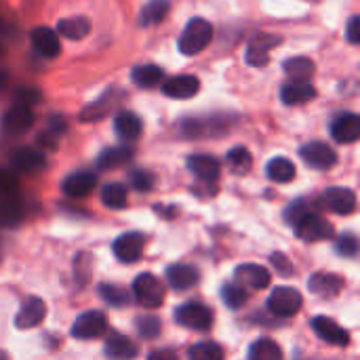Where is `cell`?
<instances>
[{"label":"cell","instance_id":"obj_1","mask_svg":"<svg viewBox=\"0 0 360 360\" xmlns=\"http://www.w3.org/2000/svg\"><path fill=\"white\" fill-rule=\"evenodd\" d=\"M211 38H213V25L202 17H194L186 23L184 32L179 34V40H177L179 53L198 55L200 51L207 49Z\"/></svg>","mask_w":360,"mask_h":360},{"label":"cell","instance_id":"obj_2","mask_svg":"<svg viewBox=\"0 0 360 360\" xmlns=\"http://www.w3.org/2000/svg\"><path fill=\"white\" fill-rule=\"evenodd\" d=\"M133 295L148 310H154V308L162 306V302H165L162 283L154 274H150V272H143V274H139L135 278V283H133Z\"/></svg>","mask_w":360,"mask_h":360},{"label":"cell","instance_id":"obj_3","mask_svg":"<svg viewBox=\"0 0 360 360\" xmlns=\"http://www.w3.org/2000/svg\"><path fill=\"white\" fill-rule=\"evenodd\" d=\"M304 300L293 287H276L268 297V310L278 319H291L300 312Z\"/></svg>","mask_w":360,"mask_h":360},{"label":"cell","instance_id":"obj_4","mask_svg":"<svg viewBox=\"0 0 360 360\" xmlns=\"http://www.w3.org/2000/svg\"><path fill=\"white\" fill-rule=\"evenodd\" d=\"M175 323H179L186 329L207 331L213 325V310L205 304L190 302V304H184L175 310Z\"/></svg>","mask_w":360,"mask_h":360},{"label":"cell","instance_id":"obj_5","mask_svg":"<svg viewBox=\"0 0 360 360\" xmlns=\"http://www.w3.org/2000/svg\"><path fill=\"white\" fill-rule=\"evenodd\" d=\"M295 234L306 240V243H316V240H327L333 236V226L319 213L310 211L308 215H304L295 226Z\"/></svg>","mask_w":360,"mask_h":360},{"label":"cell","instance_id":"obj_6","mask_svg":"<svg viewBox=\"0 0 360 360\" xmlns=\"http://www.w3.org/2000/svg\"><path fill=\"white\" fill-rule=\"evenodd\" d=\"M300 156L308 167L319 169V171H327V169L335 167V162H338L335 150L331 146H327L325 141H310V143L302 146Z\"/></svg>","mask_w":360,"mask_h":360},{"label":"cell","instance_id":"obj_7","mask_svg":"<svg viewBox=\"0 0 360 360\" xmlns=\"http://www.w3.org/2000/svg\"><path fill=\"white\" fill-rule=\"evenodd\" d=\"M108 329V321L101 312L97 310H89V312H82L74 325H72V338L76 340H95V338H101Z\"/></svg>","mask_w":360,"mask_h":360},{"label":"cell","instance_id":"obj_8","mask_svg":"<svg viewBox=\"0 0 360 360\" xmlns=\"http://www.w3.org/2000/svg\"><path fill=\"white\" fill-rule=\"evenodd\" d=\"M281 44V38L274 36V34H268V32H259L251 38L249 46H247V63L253 65V68H264L268 61H270V49Z\"/></svg>","mask_w":360,"mask_h":360},{"label":"cell","instance_id":"obj_9","mask_svg":"<svg viewBox=\"0 0 360 360\" xmlns=\"http://www.w3.org/2000/svg\"><path fill=\"white\" fill-rule=\"evenodd\" d=\"M321 205L335 215H350L356 209V194L350 188H327L321 196Z\"/></svg>","mask_w":360,"mask_h":360},{"label":"cell","instance_id":"obj_10","mask_svg":"<svg viewBox=\"0 0 360 360\" xmlns=\"http://www.w3.org/2000/svg\"><path fill=\"white\" fill-rule=\"evenodd\" d=\"M112 251L118 257V262L135 264L141 257V253H143V236L139 232H127V234L116 238Z\"/></svg>","mask_w":360,"mask_h":360},{"label":"cell","instance_id":"obj_11","mask_svg":"<svg viewBox=\"0 0 360 360\" xmlns=\"http://www.w3.org/2000/svg\"><path fill=\"white\" fill-rule=\"evenodd\" d=\"M32 124H34V112H32V108L21 105V103L11 105V108L4 112V116H2V129H4L8 135L25 133Z\"/></svg>","mask_w":360,"mask_h":360},{"label":"cell","instance_id":"obj_12","mask_svg":"<svg viewBox=\"0 0 360 360\" xmlns=\"http://www.w3.org/2000/svg\"><path fill=\"white\" fill-rule=\"evenodd\" d=\"M331 135L338 143H354L360 137V116L354 112L340 114L331 122Z\"/></svg>","mask_w":360,"mask_h":360},{"label":"cell","instance_id":"obj_13","mask_svg":"<svg viewBox=\"0 0 360 360\" xmlns=\"http://www.w3.org/2000/svg\"><path fill=\"white\" fill-rule=\"evenodd\" d=\"M32 44L44 59H55L61 53V40L59 34L53 27L40 25L32 30Z\"/></svg>","mask_w":360,"mask_h":360},{"label":"cell","instance_id":"obj_14","mask_svg":"<svg viewBox=\"0 0 360 360\" xmlns=\"http://www.w3.org/2000/svg\"><path fill=\"white\" fill-rule=\"evenodd\" d=\"M200 91V80L192 74H179L162 82V93L171 99H190Z\"/></svg>","mask_w":360,"mask_h":360},{"label":"cell","instance_id":"obj_15","mask_svg":"<svg viewBox=\"0 0 360 360\" xmlns=\"http://www.w3.org/2000/svg\"><path fill=\"white\" fill-rule=\"evenodd\" d=\"M95 186H97V175L91 173V171L72 173L61 181V190L70 198H84L95 190Z\"/></svg>","mask_w":360,"mask_h":360},{"label":"cell","instance_id":"obj_16","mask_svg":"<svg viewBox=\"0 0 360 360\" xmlns=\"http://www.w3.org/2000/svg\"><path fill=\"white\" fill-rule=\"evenodd\" d=\"M44 316H46L44 302L40 297H27L15 316V327L17 329H34L44 321Z\"/></svg>","mask_w":360,"mask_h":360},{"label":"cell","instance_id":"obj_17","mask_svg":"<svg viewBox=\"0 0 360 360\" xmlns=\"http://www.w3.org/2000/svg\"><path fill=\"white\" fill-rule=\"evenodd\" d=\"M312 329L327 344H333V346H348L350 344V333L344 327H340L333 319L316 316L312 321Z\"/></svg>","mask_w":360,"mask_h":360},{"label":"cell","instance_id":"obj_18","mask_svg":"<svg viewBox=\"0 0 360 360\" xmlns=\"http://www.w3.org/2000/svg\"><path fill=\"white\" fill-rule=\"evenodd\" d=\"M316 97V89L308 80H289L281 89V99L285 105H302Z\"/></svg>","mask_w":360,"mask_h":360},{"label":"cell","instance_id":"obj_19","mask_svg":"<svg viewBox=\"0 0 360 360\" xmlns=\"http://www.w3.org/2000/svg\"><path fill=\"white\" fill-rule=\"evenodd\" d=\"M188 169L196 175L198 181L202 184H215L219 177V160L209 156V154H194L188 158Z\"/></svg>","mask_w":360,"mask_h":360},{"label":"cell","instance_id":"obj_20","mask_svg":"<svg viewBox=\"0 0 360 360\" xmlns=\"http://www.w3.org/2000/svg\"><path fill=\"white\" fill-rule=\"evenodd\" d=\"M346 281L340 274H329V272H316L308 281V289L319 295V297H335L344 289Z\"/></svg>","mask_w":360,"mask_h":360},{"label":"cell","instance_id":"obj_21","mask_svg":"<svg viewBox=\"0 0 360 360\" xmlns=\"http://www.w3.org/2000/svg\"><path fill=\"white\" fill-rule=\"evenodd\" d=\"M236 281L240 287H249V289H266L270 285V272L257 264H243L236 268L234 272Z\"/></svg>","mask_w":360,"mask_h":360},{"label":"cell","instance_id":"obj_22","mask_svg":"<svg viewBox=\"0 0 360 360\" xmlns=\"http://www.w3.org/2000/svg\"><path fill=\"white\" fill-rule=\"evenodd\" d=\"M55 32L68 40H82L89 36L91 32V21L89 17L84 15H74V17H65V19H59L57 25H55Z\"/></svg>","mask_w":360,"mask_h":360},{"label":"cell","instance_id":"obj_23","mask_svg":"<svg viewBox=\"0 0 360 360\" xmlns=\"http://www.w3.org/2000/svg\"><path fill=\"white\" fill-rule=\"evenodd\" d=\"M11 165L19 171V173H36L40 169H44L46 160L44 154L34 150V148H21L11 156Z\"/></svg>","mask_w":360,"mask_h":360},{"label":"cell","instance_id":"obj_24","mask_svg":"<svg viewBox=\"0 0 360 360\" xmlns=\"http://www.w3.org/2000/svg\"><path fill=\"white\" fill-rule=\"evenodd\" d=\"M103 352L110 360H131L137 356V346L120 333H110Z\"/></svg>","mask_w":360,"mask_h":360},{"label":"cell","instance_id":"obj_25","mask_svg":"<svg viewBox=\"0 0 360 360\" xmlns=\"http://www.w3.org/2000/svg\"><path fill=\"white\" fill-rule=\"evenodd\" d=\"M167 283L175 291H186L192 289L198 283V270L186 264H175L167 270Z\"/></svg>","mask_w":360,"mask_h":360},{"label":"cell","instance_id":"obj_26","mask_svg":"<svg viewBox=\"0 0 360 360\" xmlns=\"http://www.w3.org/2000/svg\"><path fill=\"white\" fill-rule=\"evenodd\" d=\"M114 131L116 135L122 139V141H133L139 137L141 133V120L137 114L124 110V112H118L116 118H114Z\"/></svg>","mask_w":360,"mask_h":360},{"label":"cell","instance_id":"obj_27","mask_svg":"<svg viewBox=\"0 0 360 360\" xmlns=\"http://www.w3.org/2000/svg\"><path fill=\"white\" fill-rule=\"evenodd\" d=\"M169 8H171L169 0H150V2H146L141 6V11H139V25H143V27L158 25L169 15Z\"/></svg>","mask_w":360,"mask_h":360},{"label":"cell","instance_id":"obj_28","mask_svg":"<svg viewBox=\"0 0 360 360\" xmlns=\"http://www.w3.org/2000/svg\"><path fill=\"white\" fill-rule=\"evenodd\" d=\"M162 78H165V70L158 68V65H154V63L135 65V68L131 70V80H133L137 86H143V89L156 86Z\"/></svg>","mask_w":360,"mask_h":360},{"label":"cell","instance_id":"obj_29","mask_svg":"<svg viewBox=\"0 0 360 360\" xmlns=\"http://www.w3.org/2000/svg\"><path fill=\"white\" fill-rule=\"evenodd\" d=\"M131 158H133V148H129V146H114V148H105L97 156V167L99 169H116V167L129 162Z\"/></svg>","mask_w":360,"mask_h":360},{"label":"cell","instance_id":"obj_30","mask_svg":"<svg viewBox=\"0 0 360 360\" xmlns=\"http://www.w3.org/2000/svg\"><path fill=\"white\" fill-rule=\"evenodd\" d=\"M23 219V205L19 196H6L0 198V226L4 228H15Z\"/></svg>","mask_w":360,"mask_h":360},{"label":"cell","instance_id":"obj_31","mask_svg":"<svg viewBox=\"0 0 360 360\" xmlns=\"http://www.w3.org/2000/svg\"><path fill=\"white\" fill-rule=\"evenodd\" d=\"M266 173H268L270 181H274V184H289L295 177V165L289 158L276 156L268 162Z\"/></svg>","mask_w":360,"mask_h":360},{"label":"cell","instance_id":"obj_32","mask_svg":"<svg viewBox=\"0 0 360 360\" xmlns=\"http://www.w3.org/2000/svg\"><path fill=\"white\" fill-rule=\"evenodd\" d=\"M249 360H283V350L274 340H255L249 348Z\"/></svg>","mask_w":360,"mask_h":360},{"label":"cell","instance_id":"obj_33","mask_svg":"<svg viewBox=\"0 0 360 360\" xmlns=\"http://www.w3.org/2000/svg\"><path fill=\"white\" fill-rule=\"evenodd\" d=\"M314 61L308 57H293L285 61V72L291 80H308L314 74Z\"/></svg>","mask_w":360,"mask_h":360},{"label":"cell","instance_id":"obj_34","mask_svg":"<svg viewBox=\"0 0 360 360\" xmlns=\"http://www.w3.org/2000/svg\"><path fill=\"white\" fill-rule=\"evenodd\" d=\"M226 160H228L230 169H232L236 175H245V173H249L251 167H253V156H251V152H249L247 148H243V146L232 148V150L228 152Z\"/></svg>","mask_w":360,"mask_h":360},{"label":"cell","instance_id":"obj_35","mask_svg":"<svg viewBox=\"0 0 360 360\" xmlns=\"http://www.w3.org/2000/svg\"><path fill=\"white\" fill-rule=\"evenodd\" d=\"M127 200H129V194H127V188L122 184H108L103 186L101 190V202L108 207V209H122L127 207Z\"/></svg>","mask_w":360,"mask_h":360},{"label":"cell","instance_id":"obj_36","mask_svg":"<svg viewBox=\"0 0 360 360\" xmlns=\"http://www.w3.org/2000/svg\"><path fill=\"white\" fill-rule=\"evenodd\" d=\"M221 300L230 310H238L249 302V293L245 287H240L238 283H226L221 287Z\"/></svg>","mask_w":360,"mask_h":360},{"label":"cell","instance_id":"obj_37","mask_svg":"<svg viewBox=\"0 0 360 360\" xmlns=\"http://www.w3.org/2000/svg\"><path fill=\"white\" fill-rule=\"evenodd\" d=\"M190 360H224V350L215 342H198L188 350Z\"/></svg>","mask_w":360,"mask_h":360},{"label":"cell","instance_id":"obj_38","mask_svg":"<svg viewBox=\"0 0 360 360\" xmlns=\"http://www.w3.org/2000/svg\"><path fill=\"white\" fill-rule=\"evenodd\" d=\"M112 103H114V99H112V95L110 93H105L103 97H99L95 103H91V105H86L84 110H82V114H80V120H99V118H103L105 114H108V110L112 108Z\"/></svg>","mask_w":360,"mask_h":360},{"label":"cell","instance_id":"obj_39","mask_svg":"<svg viewBox=\"0 0 360 360\" xmlns=\"http://www.w3.org/2000/svg\"><path fill=\"white\" fill-rule=\"evenodd\" d=\"M99 295H101L103 302H108V306H114V308H120V306L129 304V293L118 285H101Z\"/></svg>","mask_w":360,"mask_h":360},{"label":"cell","instance_id":"obj_40","mask_svg":"<svg viewBox=\"0 0 360 360\" xmlns=\"http://www.w3.org/2000/svg\"><path fill=\"white\" fill-rule=\"evenodd\" d=\"M135 325H137V331H139V335L143 340H154V338L160 335V321L156 316H152V314L137 319Z\"/></svg>","mask_w":360,"mask_h":360},{"label":"cell","instance_id":"obj_41","mask_svg":"<svg viewBox=\"0 0 360 360\" xmlns=\"http://www.w3.org/2000/svg\"><path fill=\"white\" fill-rule=\"evenodd\" d=\"M335 251L344 257H356L359 255V238L350 232L342 234L335 243Z\"/></svg>","mask_w":360,"mask_h":360},{"label":"cell","instance_id":"obj_42","mask_svg":"<svg viewBox=\"0 0 360 360\" xmlns=\"http://www.w3.org/2000/svg\"><path fill=\"white\" fill-rule=\"evenodd\" d=\"M310 213V205H308V200L306 198H300V200H295V202H291L289 207H287V211H285V219H287V224L289 226H295L304 215H308Z\"/></svg>","mask_w":360,"mask_h":360},{"label":"cell","instance_id":"obj_43","mask_svg":"<svg viewBox=\"0 0 360 360\" xmlns=\"http://www.w3.org/2000/svg\"><path fill=\"white\" fill-rule=\"evenodd\" d=\"M131 186L137 190V192H150L154 188V175L150 171H143V169H137L131 173Z\"/></svg>","mask_w":360,"mask_h":360},{"label":"cell","instance_id":"obj_44","mask_svg":"<svg viewBox=\"0 0 360 360\" xmlns=\"http://www.w3.org/2000/svg\"><path fill=\"white\" fill-rule=\"evenodd\" d=\"M19 190V181L17 177L6 171V169H0V198H6V196H15Z\"/></svg>","mask_w":360,"mask_h":360},{"label":"cell","instance_id":"obj_45","mask_svg":"<svg viewBox=\"0 0 360 360\" xmlns=\"http://www.w3.org/2000/svg\"><path fill=\"white\" fill-rule=\"evenodd\" d=\"M272 266L276 268V272H278L281 276H293V272H295V268L289 264V259H287L283 253H274V255H272Z\"/></svg>","mask_w":360,"mask_h":360},{"label":"cell","instance_id":"obj_46","mask_svg":"<svg viewBox=\"0 0 360 360\" xmlns=\"http://www.w3.org/2000/svg\"><path fill=\"white\" fill-rule=\"evenodd\" d=\"M346 38L350 44H359L360 42V15H352L348 21V30H346Z\"/></svg>","mask_w":360,"mask_h":360},{"label":"cell","instance_id":"obj_47","mask_svg":"<svg viewBox=\"0 0 360 360\" xmlns=\"http://www.w3.org/2000/svg\"><path fill=\"white\" fill-rule=\"evenodd\" d=\"M15 97H17V103L32 108V103H36L40 99V93L38 91H32V89H23V91H17Z\"/></svg>","mask_w":360,"mask_h":360},{"label":"cell","instance_id":"obj_48","mask_svg":"<svg viewBox=\"0 0 360 360\" xmlns=\"http://www.w3.org/2000/svg\"><path fill=\"white\" fill-rule=\"evenodd\" d=\"M148 360H179L177 359V354L173 352V350H156V352H152Z\"/></svg>","mask_w":360,"mask_h":360},{"label":"cell","instance_id":"obj_49","mask_svg":"<svg viewBox=\"0 0 360 360\" xmlns=\"http://www.w3.org/2000/svg\"><path fill=\"white\" fill-rule=\"evenodd\" d=\"M2 53H4V49H2V46H0V57H2Z\"/></svg>","mask_w":360,"mask_h":360},{"label":"cell","instance_id":"obj_50","mask_svg":"<svg viewBox=\"0 0 360 360\" xmlns=\"http://www.w3.org/2000/svg\"><path fill=\"white\" fill-rule=\"evenodd\" d=\"M306 2H321V0H306Z\"/></svg>","mask_w":360,"mask_h":360}]
</instances>
